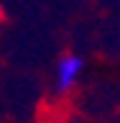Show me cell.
<instances>
[{
	"label": "cell",
	"mask_w": 120,
	"mask_h": 123,
	"mask_svg": "<svg viewBox=\"0 0 120 123\" xmlns=\"http://www.w3.org/2000/svg\"><path fill=\"white\" fill-rule=\"evenodd\" d=\"M82 72H84V59L79 54H64V56H59V62H56V90L59 92L72 90L79 82Z\"/></svg>",
	"instance_id": "6da1fadb"
},
{
	"label": "cell",
	"mask_w": 120,
	"mask_h": 123,
	"mask_svg": "<svg viewBox=\"0 0 120 123\" xmlns=\"http://www.w3.org/2000/svg\"><path fill=\"white\" fill-rule=\"evenodd\" d=\"M0 21H3V5H0Z\"/></svg>",
	"instance_id": "7a4b0ae2"
}]
</instances>
